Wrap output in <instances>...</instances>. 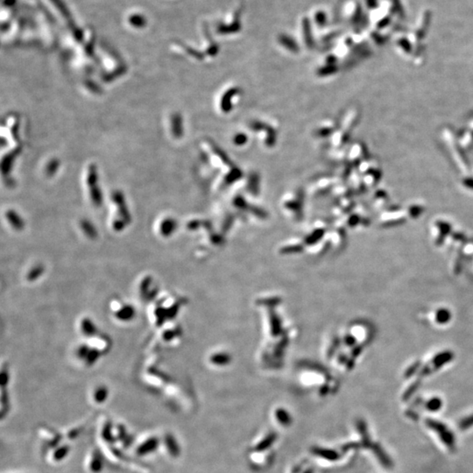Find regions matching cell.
<instances>
[{
    "instance_id": "obj_10",
    "label": "cell",
    "mask_w": 473,
    "mask_h": 473,
    "mask_svg": "<svg viewBox=\"0 0 473 473\" xmlns=\"http://www.w3.org/2000/svg\"><path fill=\"white\" fill-rule=\"evenodd\" d=\"M106 398H107V390H106V388H99V389L96 390V394H95V401L96 402H103V401H105Z\"/></svg>"
},
{
    "instance_id": "obj_7",
    "label": "cell",
    "mask_w": 473,
    "mask_h": 473,
    "mask_svg": "<svg viewBox=\"0 0 473 473\" xmlns=\"http://www.w3.org/2000/svg\"><path fill=\"white\" fill-rule=\"evenodd\" d=\"M460 185L467 192L473 193V176L465 175L460 182Z\"/></svg>"
},
{
    "instance_id": "obj_8",
    "label": "cell",
    "mask_w": 473,
    "mask_h": 473,
    "mask_svg": "<svg viewBox=\"0 0 473 473\" xmlns=\"http://www.w3.org/2000/svg\"><path fill=\"white\" fill-rule=\"evenodd\" d=\"M442 406L441 400L438 398L432 399L426 404V408L430 412H437Z\"/></svg>"
},
{
    "instance_id": "obj_9",
    "label": "cell",
    "mask_w": 473,
    "mask_h": 473,
    "mask_svg": "<svg viewBox=\"0 0 473 473\" xmlns=\"http://www.w3.org/2000/svg\"><path fill=\"white\" fill-rule=\"evenodd\" d=\"M472 427H473V415L467 416L463 420H460L459 429L461 430H466Z\"/></svg>"
},
{
    "instance_id": "obj_2",
    "label": "cell",
    "mask_w": 473,
    "mask_h": 473,
    "mask_svg": "<svg viewBox=\"0 0 473 473\" xmlns=\"http://www.w3.org/2000/svg\"><path fill=\"white\" fill-rule=\"evenodd\" d=\"M426 424L429 429H432L437 434L438 437L448 448L453 449L455 447V440L454 434L447 428L446 425L443 424L441 421L433 420V419H428L426 420Z\"/></svg>"
},
{
    "instance_id": "obj_1",
    "label": "cell",
    "mask_w": 473,
    "mask_h": 473,
    "mask_svg": "<svg viewBox=\"0 0 473 473\" xmlns=\"http://www.w3.org/2000/svg\"><path fill=\"white\" fill-rule=\"evenodd\" d=\"M442 140L449 150L451 159L455 162V166L464 175H468L470 171V163L465 155L464 150L460 146L453 130L450 127L443 128L442 131Z\"/></svg>"
},
{
    "instance_id": "obj_4",
    "label": "cell",
    "mask_w": 473,
    "mask_h": 473,
    "mask_svg": "<svg viewBox=\"0 0 473 473\" xmlns=\"http://www.w3.org/2000/svg\"><path fill=\"white\" fill-rule=\"evenodd\" d=\"M142 444L143 445L139 444L137 447V453L139 455H147L149 453H152L151 450H155V448L157 447V437H145V440Z\"/></svg>"
},
{
    "instance_id": "obj_5",
    "label": "cell",
    "mask_w": 473,
    "mask_h": 473,
    "mask_svg": "<svg viewBox=\"0 0 473 473\" xmlns=\"http://www.w3.org/2000/svg\"><path fill=\"white\" fill-rule=\"evenodd\" d=\"M86 465L90 472L91 473H99L102 469L101 460L98 458V455H96V451H93L90 455H88Z\"/></svg>"
},
{
    "instance_id": "obj_6",
    "label": "cell",
    "mask_w": 473,
    "mask_h": 473,
    "mask_svg": "<svg viewBox=\"0 0 473 473\" xmlns=\"http://www.w3.org/2000/svg\"><path fill=\"white\" fill-rule=\"evenodd\" d=\"M373 450H374V453H375V455L378 456V458H379V460H380V462H381V464H382V465H383L385 468L390 469L393 467V466H392V465H393L392 460L390 459V457L388 456V455L385 453L384 450H383V449H382L380 445H378V444L375 445V446L373 447Z\"/></svg>"
},
{
    "instance_id": "obj_11",
    "label": "cell",
    "mask_w": 473,
    "mask_h": 473,
    "mask_svg": "<svg viewBox=\"0 0 473 473\" xmlns=\"http://www.w3.org/2000/svg\"><path fill=\"white\" fill-rule=\"evenodd\" d=\"M469 127H471V128H473V119H472V120L470 121V124H469Z\"/></svg>"
},
{
    "instance_id": "obj_3",
    "label": "cell",
    "mask_w": 473,
    "mask_h": 473,
    "mask_svg": "<svg viewBox=\"0 0 473 473\" xmlns=\"http://www.w3.org/2000/svg\"><path fill=\"white\" fill-rule=\"evenodd\" d=\"M457 140L460 146L463 147L464 151H468L473 148V129L468 127L464 129L457 137Z\"/></svg>"
},
{
    "instance_id": "obj_12",
    "label": "cell",
    "mask_w": 473,
    "mask_h": 473,
    "mask_svg": "<svg viewBox=\"0 0 473 473\" xmlns=\"http://www.w3.org/2000/svg\"></svg>"
}]
</instances>
